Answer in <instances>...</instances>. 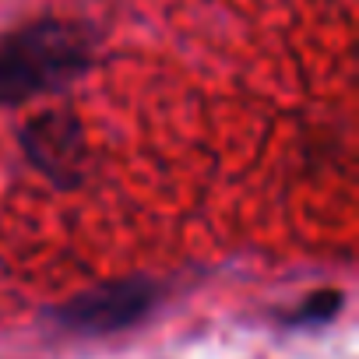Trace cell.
<instances>
[{"label":"cell","mask_w":359,"mask_h":359,"mask_svg":"<svg viewBox=\"0 0 359 359\" xmlns=\"http://www.w3.org/2000/svg\"><path fill=\"white\" fill-rule=\"evenodd\" d=\"M88 39L64 22H39L0 36V106L53 92L88 67Z\"/></svg>","instance_id":"cell-1"},{"label":"cell","mask_w":359,"mask_h":359,"mask_svg":"<svg viewBox=\"0 0 359 359\" xmlns=\"http://www.w3.org/2000/svg\"><path fill=\"white\" fill-rule=\"evenodd\" d=\"M158 299V285L148 278H120L95 285L67 303H60L50 320L74 334H116L141 324Z\"/></svg>","instance_id":"cell-2"},{"label":"cell","mask_w":359,"mask_h":359,"mask_svg":"<svg viewBox=\"0 0 359 359\" xmlns=\"http://www.w3.org/2000/svg\"><path fill=\"white\" fill-rule=\"evenodd\" d=\"M22 148L32 165L57 187H74L85 172V137L74 116L46 113L22 130Z\"/></svg>","instance_id":"cell-3"},{"label":"cell","mask_w":359,"mask_h":359,"mask_svg":"<svg viewBox=\"0 0 359 359\" xmlns=\"http://www.w3.org/2000/svg\"><path fill=\"white\" fill-rule=\"evenodd\" d=\"M338 310H341V292L324 289V292L306 296V299L296 306V313H289L285 320H289L292 327H313V324H327Z\"/></svg>","instance_id":"cell-4"}]
</instances>
